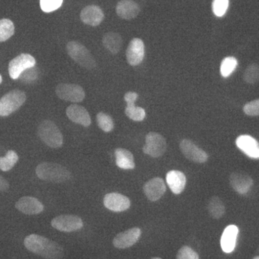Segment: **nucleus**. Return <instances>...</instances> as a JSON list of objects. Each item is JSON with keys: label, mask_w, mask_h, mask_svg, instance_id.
Wrapping results in <instances>:
<instances>
[{"label": "nucleus", "mask_w": 259, "mask_h": 259, "mask_svg": "<svg viewBox=\"0 0 259 259\" xmlns=\"http://www.w3.org/2000/svg\"><path fill=\"white\" fill-rule=\"evenodd\" d=\"M166 140L161 135L151 132L146 136V145L143 148L146 154L153 158L160 157L166 152Z\"/></svg>", "instance_id": "nucleus-6"}, {"label": "nucleus", "mask_w": 259, "mask_h": 259, "mask_svg": "<svg viewBox=\"0 0 259 259\" xmlns=\"http://www.w3.org/2000/svg\"><path fill=\"white\" fill-rule=\"evenodd\" d=\"M166 182L171 192L174 194H179L185 190L187 180L182 171L173 170L167 173Z\"/></svg>", "instance_id": "nucleus-22"}, {"label": "nucleus", "mask_w": 259, "mask_h": 259, "mask_svg": "<svg viewBox=\"0 0 259 259\" xmlns=\"http://www.w3.org/2000/svg\"><path fill=\"white\" fill-rule=\"evenodd\" d=\"M80 18L86 25L95 27L103 21L105 15L100 7L92 5H88L81 10Z\"/></svg>", "instance_id": "nucleus-17"}, {"label": "nucleus", "mask_w": 259, "mask_h": 259, "mask_svg": "<svg viewBox=\"0 0 259 259\" xmlns=\"http://www.w3.org/2000/svg\"><path fill=\"white\" fill-rule=\"evenodd\" d=\"M243 111L247 115L259 116V99L248 102L243 107Z\"/></svg>", "instance_id": "nucleus-35"}, {"label": "nucleus", "mask_w": 259, "mask_h": 259, "mask_svg": "<svg viewBox=\"0 0 259 259\" xmlns=\"http://www.w3.org/2000/svg\"><path fill=\"white\" fill-rule=\"evenodd\" d=\"M70 57L80 66L88 69L96 67L97 64L90 51L79 42L71 41L66 46Z\"/></svg>", "instance_id": "nucleus-4"}, {"label": "nucleus", "mask_w": 259, "mask_h": 259, "mask_svg": "<svg viewBox=\"0 0 259 259\" xmlns=\"http://www.w3.org/2000/svg\"><path fill=\"white\" fill-rule=\"evenodd\" d=\"M139 97V95L137 93H134V92H129V93H126L125 95V100L127 103L129 102H135Z\"/></svg>", "instance_id": "nucleus-36"}, {"label": "nucleus", "mask_w": 259, "mask_h": 259, "mask_svg": "<svg viewBox=\"0 0 259 259\" xmlns=\"http://www.w3.org/2000/svg\"><path fill=\"white\" fill-rule=\"evenodd\" d=\"M125 115L130 119L136 122H141L144 120L146 117V112L142 107L135 106V102H129L127 103L126 107Z\"/></svg>", "instance_id": "nucleus-26"}, {"label": "nucleus", "mask_w": 259, "mask_h": 259, "mask_svg": "<svg viewBox=\"0 0 259 259\" xmlns=\"http://www.w3.org/2000/svg\"><path fill=\"white\" fill-rule=\"evenodd\" d=\"M116 165L122 169H134L135 165L134 155L128 150L117 148L115 151Z\"/></svg>", "instance_id": "nucleus-23"}, {"label": "nucleus", "mask_w": 259, "mask_h": 259, "mask_svg": "<svg viewBox=\"0 0 259 259\" xmlns=\"http://www.w3.org/2000/svg\"><path fill=\"white\" fill-rule=\"evenodd\" d=\"M177 259H199V255L190 247H182L177 255Z\"/></svg>", "instance_id": "nucleus-34"}, {"label": "nucleus", "mask_w": 259, "mask_h": 259, "mask_svg": "<svg viewBox=\"0 0 259 259\" xmlns=\"http://www.w3.org/2000/svg\"><path fill=\"white\" fill-rule=\"evenodd\" d=\"M25 248L47 259H61L64 252L59 243L40 235L31 234L24 240Z\"/></svg>", "instance_id": "nucleus-1"}, {"label": "nucleus", "mask_w": 259, "mask_h": 259, "mask_svg": "<svg viewBox=\"0 0 259 259\" xmlns=\"http://www.w3.org/2000/svg\"><path fill=\"white\" fill-rule=\"evenodd\" d=\"M151 259H161V258H158V257H155V258H152Z\"/></svg>", "instance_id": "nucleus-40"}, {"label": "nucleus", "mask_w": 259, "mask_h": 259, "mask_svg": "<svg viewBox=\"0 0 259 259\" xmlns=\"http://www.w3.org/2000/svg\"><path fill=\"white\" fill-rule=\"evenodd\" d=\"M238 235V228L234 225L227 227L223 231L221 237V248L225 253H230L236 248L237 238Z\"/></svg>", "instance_id": "nucleus-21"}, {"label": "nucleus", "mask_w": 259, "mask_h": 259, "mask_svg": "<svg viewBox=\"0 0 259 259\" xmlns=\"http://www.w3.org/2000/svg\"><path fill=\"white\" fill-rule=\"evenodd\" d=\"M18 158V153L10 150L4 157H0V169L3 171H10L16 164Z\"/></svg>", "instance_id": "nucleus-27"}, {"label": "nucleus", "mask_w": 259, "mask_h": 259, "mask_svg": "<svg viewBox=\"0 0 259 259\" xmlns=\"http://www.w3.org/2000/svg\"><path fill=\"white\" fill-rule=\"evenodd\" d=\"M15 25L9 19L0 20V42L6 41L13 36Z\"/></svg>", "instance_id": "nucleus-28"}, {"label": "nucleus", "mask_w": 259, "mask_h": 259, "mask_svg": "<svg viewBox=\"0 0 259 259\" xmlns=\"http://www.w3.org/2000/svg\"><path fill=\"white\" fill-rule=\"evenodd\" d=\"M37 135L42 142L51 148H60L64 143L60 130L51 120L42 121L37 128Z\"/></svg>", "instance_id": "nucleus-3"}, {"label": "nucleus", "mask_w": 259, "mask_h": 259, "mask_svg": "<svg viewBox=\"0 0 259 259\" xmlns=\"http://www.w3.org/2000/svg\"><path fill=\"white\" fill-rule=\"evenodd\" d=\"M56 93L61 100L77 103L85 98L84 90L81 86L74 83H59Z\"/></svg>", "instance_id": "nucleus-8"}, {"label": "nucleus", "mask_w": 259, "mask_h": 259, "mask_svg": "<svg viewBox=\"0 0 259 259\" xmlns=\"http://www.w3.org/2000/svg\"><path fill=\"white\" fill-rule=\"evenodd\" d=\"M10 184L4 177L0 176V192H6L9 190Z\"/></svg>", "instance_id": "nucleus-37"}, {"label": "nucleus", "mask_w": 259, "mask_h": 259, "mask_svg": "<svg viewBox=\"0 0 259 259\" xmlns=\"http://www.w3.org/2000/svg\"><path fill=\"white\" fill-rule=\"evenodd\" d=\"M35 59L28 54H22L10 61L9 74L13 79H18L24 71L34 67Z\"/></svg>", "instance_id": "nucleus-9"}, {"label": "nucleus", "mask_w": 259, "mask_h": 259, "mask_svg": "<svg viewBox=\"0 0 259 259\" xmlns=\"http://www.w3.org/2000/svg\"><path fill=\"white\" fill-rule=\"evenodd\" d=\"M243 79L245 82L254 84L259 81V66L256 64H250L245 69Z\"/></svg>", "instance_id": "nucleus-31"}, {"label": "nucleus", "mask_w": 259, "mask_h": 259, "mask_svg": "<svg viewBox=\"0 0 259 259\" xmlns=\"http://www.w3.org/2000/svg\"><path fill=\"white\" fill-rule=\"evenodd\" d=\"M3 81V77H2L1 74H0V83Z\"/></svg>", "instance_id": "nucleus-38"}, {"label": "nucleus", "mask_w": 259, "mask_h": 259, "mask_svg": "<svg viewBox=\"0 0 259 259\" xmlns=\"http://www.w3.org/2000/svg\"><path fill=\"white\" fill-rule=\"evenodd\" d=\"M237 147L247 156L255 159L259 158V144L258 141L248 135H243L236 139Z\"/></svg>", "instance_id": "nucleus-15"}, {"label": "nucleus", "mask_w": 259, "mask_h": 259, "mask_svg": "<svg viewBox=\"0 0 259 259\" xmlns=\"http://www.w3.org/2000/svg\"><path fill=\"white\" fill-rule=\"evenodd\" d=\"M180 149L187 159L196 163H204L208 159V155L190 140L185 139L180 143Z\"/></svg>", "instance_id": "nucleus-10"}, {"label": "nucleus", "mask_w": 259, "mask_h": 259, "mask_svg": "<svg viewBox=\"0 0 259 259\" xmlns=\"http://www.w3.org/2000/svg\"><path fill=\"white\" fill-rule=\"evenodd\" d=\"M238 66V61L235 57H226L223 59L221 66V73L223 77H228Z\"/></svg>", "instance_id": "nucleus-30"}, {"label": "nucleus", "mask_w": 259, "mask_h": 259, "mask_svg": "<svg viewBox=\"0 0 259 259\" xmlns=\"http://www.w3.org/2000/svg\"><path fill=\"white\" fill-rule=\"evenodd\" d=\"M97 122L100 128L105 133L111 132L115 126L112 117L105 112H99L97 114Z\"/></svg>", "instance_id": "nucleus-29"}, {"label": "nucleus", "mask_w": 259, "mask_h": 259, "mask_svg": "<svg viewBox=\"0 0 259 259\" xmlns=\"http://www.w3.org/2000/svg\"><path fill=\"white\" fill-rule=\"evenodd\" d=\"M15 207L20 212L28 215L40 214L44 209V205L41 202L35 197L29 196H25L19 199L15 204Z\"/></svg>", "instance_id": "nucleus-14"}, {"label": "nucleus", "mask_w": 259, "mask_h": 259, "mask_svg": "<svg viewBox=\"0 0 259 259\" xmlns=\"http://www.w3.org/2000/svg\"><path fill=\"white\" fill-rule=\"evenodd\" d=\"M26 95L21 90H12L0 100V116L7 117L18 110L26 100Z\"/></svg>", "instance_id": "nucleus-5"}, {"label": "nucleus", "mask_w": 259, "mask_h": 259, "mask_svg": "<svg viewBox=\"0 0 259 259\" xmlns=\"http://www.w3.org/2000/svg\"><path fill=\"white\" fill-rule=\"evenodd\" d=\"M207 209L211 217L214 219H220L222 218L226 212V208L222 200L216 196H214L209 199Z\"/></svg>", "instance_id": "nucleus-25"}, {"label": "nucleus", "mask_w": 259, "mask_h": 259, "mask_svg": "<svg viewBox=\"0 0 259 259\" xmlns=\"http://www.w3.org/2000/svg\"><path fill=\"white\" fill-rule=\"evenodd\" d=\"M102 42L104 47L112 54H117L122 49V37L117 32H107L102 38Z\"/></svg>", "instance_id": "nucleus-24"}, {"label": "nucleus", "mask_w": 259, "mask_h": 259, "mask_svg": "<svg viewBox=\"0 0 259 259\" xmlns=\"http://www.w3.org/2000/svg\"><path fill=\"white\" fill-rule=\"evenodd\" d=\"M228 6L229 0H213V13L217 17H222L226 14Z\"/></svg>", "instance_id": "nucleus-32"}, {"label": "nucleus", "mask_w": 259, "mask_h": 259, "mask_svg": "<svg viewBox=\"0 0 259 259\" xmlns=\"http://www.w3.org/2000/svg\"><path fill=\"white\" fill-rule=\"evenodd\" d=\"M139 5L134 0H120L116 7V12L120 18L132 20L140 13Z\"/></svg>", "instance_id": "nucleus-20"}, {"label": "nucleus", "mask_w": 259, "mask_h": 259, "mask_svg": "<svg viewBox=\"0 0 259 259\" xmlns=\"http://www.w3.org/2000/svg\"><path fill=\"white\" fill-rule=\"evenodd\" d=\"M83 226L81 218L74 214H61L51 221L53 228L66 233L79 231L83 228Z\"/></svg>", "instance_id": "nucleus-7"}, {"label": "nucleus", "mask_w": 259, "mask_h": 259, "mask_svg": "<svg viewBox=\"0 0 259 259\" xmlns=\"http://www.w3.org/2000/svg\"><path fill=\"white\" fill-rule=\"evenodd\" d=\"M253 259H259V255H258V256L254 257Z\"/></svg>", "instance_id": "nucleus-39"}, {"label": "nucleus", "mask_w": 259, "mask_h": 259, "mask_svg": "<svg viewBox=\"0 0 259 259\" xmlns=\"http://www.w3.org/2000/svg\"><path fill=\"white\" fill-rule=\"evenodd\" d=\"M66 115L75 123L89 127L91 125V117L86 108L81 105H71L66 109Z\"/></svg>", "instance_id": "nucleus-19"}, {"label": "nucleus", "mask_w": 259, "mask_h": 259, "mask_svg": "<svg viewBox=\"0 0 259 259\" xmlns=\"http://www.w3.org/2000/svg\"><path fill=\"white\" fill-rule=\"evenodd\" d=\"M63 0H40V8L45 13H51L59 9Z\"/></svg>", "instance_id": "nucleus-33"}, {"label": "nucleus", "mask_w": 259, "mask_h": 259, "mask_svg": "<svg viewBox=\"0 0 259 259\" xmlns=\"http://www.w3.org/2000/svg\"><path fill=\"white\" fill-rule=\"evenodd\" d=\"M105 207L115 212H123L131 207V201L126 196L120 193L107 194L103 199Z\"/></svg>", "instance_id": "nucleus-12"}, {"label": "nucleus", "mask_w": 259, "mask_h": 259, "mask_svg": "<svg viewBox=\"0 0 259 259\" xmlns=\"http://www.w3.org/2000/svg\"><path fill=\"white\" fill-rule=\"evenodd\" d=\"M144 56L145 46L143 40L140 38L133 39L126 51L127 62L131 66H138L144 60Z\"/></svg>", "instance_id": "nucleus-13"}, {"label": "nucleus", "mask_w": 259, "mask_h": 259, "mask_svg": "<svg viewBox=\"0 0 259 259\" xmlns=\"http://www.w3.org/2000/svg\"><path fill=\"white\" fill-rule=\"evenodd\" d=\"M35 173L40 180L53 183H63L71 179V172L59 163L42 162L37 165Z\"/></svg>", "instance_id": "nucleus-2"}, {"label": "nucleus", "mask_w": 259, "mask_h": 259, "mask_svg": "<svg viewBox=\"0 0 259 259\" xmlns=\"http://www.w3.org/2000/svg\"><path fill=\"white\" fill-rule=\"evenodd\" d=\"M230 183L233 190L240 194L249 192L253 185V181L249 175L241 172H234L230 177Z\"/></svg>", "instance_id": "nucleus-18"}, {"label": "nucleus", "mask_w": 259, "mask_h": 259, "mask_svg": "<svg viewBox=\"0 0 259 259\" xmlns=\"http://www.w3.org/2000/svg\"><path fill=\"white\" fill-rule=\"evenodd\" d=\"M166 187L161 178H153L148 181L144 186V192L147 198L151 202L158 200L166 192Z\"/></svg>", "instance_id": "nucleus-16"}, {"label": "nucleus", "mask_w": 259, "mask_h": 259, "mask_svg": "<svg viewBox=\"0 0 259 259\" xmlns=\"http://www.w3.org/2000/svg\"><path fill=\"white\" fill-rule=\"evenodd\" d=\"M141 236V231L139 228H133L119 233L114 238L113 245L118 249H125L136 244Z\"/></svg>", "instance_id": "nucleus-11"}]
</instances>
